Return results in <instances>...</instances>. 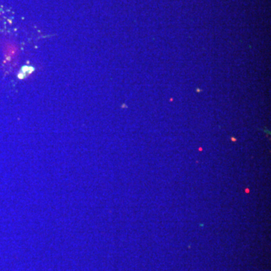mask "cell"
I'll list each match as a JSON object with an SVG mask.
<instances>
[{"label":"cell","instance_id":"1","mask_svg":"<svg viewBox=\"0 0 271 271\" xmlns=\"http://www.w3.org/2000/svg\"><path fill=\"white\" fill-rule=\"evenodd\" d=\"M18 47L14 42H8L5 44L4 46V54L5 56V60L8 61L13 60L18 55Z\"/></svg>","mask_w":271,"mask_h":271},{"label":"cell","instance_id":"2","mask_svg":"<svg viewBox=\"0 0 271 271\" xmlns=\"http://www.w3.org/2000/svg\"><path fill=\"white\" fill-rule=\"evenodd\" d=\"M33 68L32 66H25L23 67L22 68V69L21 70V72H19L18 74V78H24L27 77L30 74H31L33 71Z\"/></svg>","mask_w":271,"mask_h":271}]
</instances>
